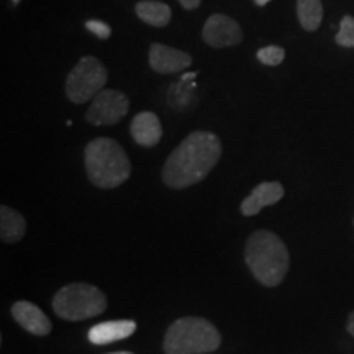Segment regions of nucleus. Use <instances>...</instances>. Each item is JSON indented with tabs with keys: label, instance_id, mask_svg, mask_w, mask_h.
I'll return each mask as SVG.
<instances>
[{
	"label": "nucleus",
	"instance_id": "dca6fc26",
	"mask_svg": "<svg viewBox=\"0 0 354 354\" xmlns=\"http://www.w3.org/2000/svg\"><path fill=\"white\" fill-rule=\"evenodd\" d=\"M197 77V73H187L184 74L180 82L172 84L169 87V92H167V104L171 105L172 109L183 110L187 107L194 97V88H196V82L194 79Z\"/></svg>",
	"mask_w": 354,
	"mask_h": 354
},
{
	"label": "nucleus",
	"instance_id": "9b49d317",
	"mask_svg": "<svg viewBox=\"0 0 354 354\" xmlns=\"http://www.w3.org/2000/svg\"><path fill=\"white\" fill-rule=\"evenodd\" d=\"M286 190L281 183H261L253 189L241 203V214L245 216L258 215L264 207L274 205L284 197Z\"/></svg>",
	"mask_w": 354,
	"mask_h": 354
},
{
	"label": "nucleus",
	"instance_id": "2eb2a0df",
	"mask_svg": "<svg viewBox=\"0 0 354 354\" xmlns=\"http://www.w3.org/2000/svg\"><path fill=\"white\" fill-rule=\"evenodd\" d=\"M135 12L141 21L149 26H156V28L169 25L172 17L171 7L167 3L156 2V0H141L135 6Z\"/></svg>",
	"mask_w": 354,
	"mask_h": 354
},
{
	"label": "nucleus",
	"instance_id": "4468645a",
	"mask_svg": "<svg viewBox=\"0 0 354 354\" xmlns=\"http://www.w3.org/2000/svg\"><path fill=\"white\" fill-rule=\"evenodd\" d=\"M26 221L24 215L12 207H0V238L3 243H17L25 236Z\"/></svg>",
	"mask_w": 354,
	"mask_h": 354
},
{
	"label": "nucleus",
	"instance_id": "4be33fe9",
	"mask_svg": "<svg viewBox=\"0 0 354 354\" xmlns=\"http://www.w3.org/2000/svg\"><path fill=\"white\" fill-rule=\"evenodd\" d=\"M346 330H348V333L353 336L354 338V310L351 313H349V317H348V323H346Z\"/></svg>",
	"mask_w": 354,
	"mask_h": 354
},
{
	"label": "nucleus",
	"instance_id": "6e6552de",
	"mask_svg": "<svg viewBox=\"0 0 354 354\" xmlns=\"http://www.w3.org/2000/svg\"><path fill=\"white\" fill-rule=\"evenodd\" d=\"M202 38L209 46L220 50V48L240 44L243 41V30L240 24L232 17L223 15V13H214L203 25Z\"/></svg>",
	"mask_w": 354,
	"mask_h": 354
},
{
	"label": "nucleus",
	"instance_id": "ddd939ff",
	"mask_svg": "<svg viewBox=\"0 0 354 354\" xmlns=\"http://www.w3.org/2000/svg\"><path fill=\"white\" fill-rule=\"evenodd\" d=\"M136 331V323L133 320H113V322H104L99 325H94L88 330V342L92 344H104L120 342V339L130 338V336Z\"/></svg>",
	"mask_w": 354,
	"mask_h": 354
},
{
	"label": "nucleus",
	"instance_id": "7ed1b4c3",
	"mask_svg": "<svg viewBox=\"0 0 354 354\" xmlns=\"http://www.w3.org/2000/svg\"><path fill=\"white\" fill-rule=\"evenodd\" d=\"M84 165L88 180L99 189L118 187L131 172L125 149L112 138L92 140L84 151Z\"/></svg>",
	"mask_w": 354,
	"mask_h": 354
},
{
	"label": "nucleus",
	"instance_id": "9d476101",
	"mask_svg": "<svg viewBox=\"0 0 354 354\" xmlns=\"http://www.w3.org/2000/svg\"><path fill=\"white\" fill-rule=\"evenodd\" d=\"M12 317L19 323L21 328L30 331L32 335L46 336L51 331L50 318L43 313V310L32 302L20 300L12 305Z\"/></svg>",
	"mask_w": 354,
	"mask_h": 354
},
{
	"label": "nucleus",
	"instance_id": "39448f33",
	"mask_svg": "<svg viewBox=\"0 0 354 354\" xmlns=\"http://www.w3.org/2000/svg\"><path fill=\"white\" fill-rule=\"evenodd\" d=\"M107 308V297L99 287L76 282L56 292L53 310L59 318L68 322H81L97 317Z\"/></svg>",
	"mask_w": 354,
	"mask_h": 354
},
{
	"label": "nucleus",
	"instance_id": "20e7f679",
	"mask_svg": "<svg viewBox=\"0 0 354 354\" xmlns=\"http://www.w3.org/2000/svg\"><path fill=\"white\" fill-rule=\"evenodd\" d=\"M221 335L214 323L201 317L176 320L165 335L166 354H205L216 351Z\"/></svg>",
	"mask_w": 354,
	"mask_h": 354
},
{
	"label": "nucleus",
	"instance_id": "f03ea898",
	"mask_svg": "<svg viewBox=\"0 0 354 354\" xmlns=\"http://www.w3.org/2000/svg\"><path fill=\"white\" fill-rule=\"evenodd\" d=\"M245 261L256 281L266 287H276L289 271V251L276 233L258 230L248 238Z\"/></svg>",
	"mask_w": 354,
	"mask_h": 354
},
{
	"label": "nucleus",
	"instance_id": "f8f14e48",
	"mask_svg": "<svg viewBox=\"0 0 354 354\" xmlns=\"http://www.w3.org/2000/svg\"><path fill=\"white\" fill-rule=\"evenodd\" d=\"M130 133L135 143L145 146V148H153L161 141L162 127L156 113L141 112L133 118Z\"/></svg>",
	"mask_w": 354,
	"mask_h": 354
},
{
	"label": "nucleus",
	"instance_id": "a211bd4d",
	"mask_svg": "<svg viewBox=\"0 0 354 354\" xmlns=\"http://www.w3.org/2000/svg\"><path fill=\"white\" fill-rule=\"evenodd\" d=\"M256 56H258L259 63H263L264 66H279L286 59V51L284 48L271 44V46L261 48V50L256 53Z\"/></svg>",
	"mask_w": 354,
	"mask_h": 354
},
{
	"label": "nucleus",
	"instance_id": "b1692460",
	"mask_svg": "<svg viewBox=\"0 0 354 354\" xmlns=\"http://www.w3.org/2000/svg\"><path fill=\"white\" fill-rule=\"evenodd\" d=\"M109 354H133V353H128V351H118V353H109Z\"/></svg>",
	"mask_w": 354,
	"mask_h": 354
},
{
	"label": "nucleus",
	"instance_id": "423d86ee",
	"mask_svg": "<svg viewBox=\"0 0 354 354\" xmlns=\"http://www.w3.org/2000/svg\"><path fill=\"white\" fill-rule=\"evenodd\" d=\"M109 81L105 66L94 56H84L66 79V95L73 104H86L99 94Z\"/></svg>",
	"mask_w": 354,
	"mask_h": 354
},
{
	"label": "nucleus",
	"instance_id": "5701e85b",
	"mask_svg": "<svg viewBox=\"0 0 354 354\" xmlns=\"http://www.w3.org/2000/svg\"><path fill=\"white\" fill-rule=\"evenodd\" d=\"M271 2V0H254V3L258 7H264V6H268V3Z\"/></svg>",
	"mask_w": 354,
	"mask_h": 354
},
{
	"label": "nucleus",
	"instance_id": "0eeeda50",
	"mask_svg": "<svg viewBox=\"0 0 354 354\" xmlns=\"http://www.w3.org/2000/svg\"><path fill=\"white\" fill-rule=\"evenodd\" d=\"M128 109H130V100L123 92L115 88H102L92 99L86 120L95 127L117 125L122 118H125Z\"/></svg>",
	"mask_w": 354,
	"mask_h": 354
},
{
	"label": "nucleus",
	"instance_id": "f3484780",
	"mask_svg": "<svg viewBox=\"0 0 354 354\" xmlns=\"http://www.w3.org/2000/svg\"><path fill=\"white\" fill-rule=\"evenodd\" d=\"M297 17L307 32H317L323 20L322 0H297Z\"/></svg>",
	"mask_w": 354,
	"mask_h": 354
},
{
	"label": "nucleus",
	"instance_id": "6ab92c4d",
	"mask_svg": "<svg viewBox=\"0 0 354 354\" xmlns=\"http://www.w3.org/2000/svg\"><path fill=\"white\" fill-rule=\"evenodd\" d=\"M335 39L339 46L354 48V17H343L342 24H339V32Z\"/></svg>",
	"mask_w": 354,
	"mask_h": 354
},
{
	"label": "nucleus",
	"instance_id": "aec40b11",
	"mask_svg": "<svg viewBox=\"0 0 354 354\" xmlns=\"http://www.w3.org/2000/svg\"><path fill=\"white\" fill-rule=\"evenodd\" d=\"M86 28L92 35H95L99 39H109L110 35H112V28L107 24L100 20H88L86 21Z\"/></svg>",
	"mask_w": 354,
	"mask_h": 354
},
{
	"label": "nucleus",
	"instance_id": "412c9836",
	"mask_svg": "<svg viewBox=\"0 0 354 354\" xmlns=\"http://www.w3.org/2000/svg\"><path fill=\"white\" fill-rule=\"evenodd\" d=\"M177 2H179L185 10H196V8L201 7L202 0H177Z\"/></svg>",
	"mask_w": 354,
	"mask_h": 354
},
{
	"label": "nucleus",
	"instance_id": "1a4fd4ad",
	"mask_svg": "<svg viewBox=\"0 0 354 354\" xmlns=\"http://www.w3.org/2000/svg\"><path fill=\"white\" fill-rule=\"evenodd\" d=\"M192 56L183 50L166 46L161 43H153L149 48V66L159 74L183 73L192 64Z\"/></svg>",
	"mask_w": 354,
	"mask_h": 354
},
{
	"label": "nucleus",
	"instance_id": "f257e3e1",
	"mask_svg": "<svg viewBox=\"0 0 354 354\" xmlns=\"http://www.w3.org/2000/svg\"><path fill=\"white\" fill-rule=\"evenodd\" d=\"M221 156L220 138L212 131H192L167 158L162 180L167 187L185 189L210 174Z\"/></svg>",
	"mask_w": 354,
	"mask_h": 354
}]
</instances>
